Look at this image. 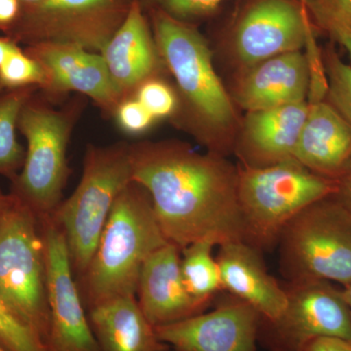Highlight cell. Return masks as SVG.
<instances>
[{
    "mask_svg": "<svg viewBox=\"0 0 351 351\" xmlns=\"http://www.w3.org/2000/svg\"><path fill=\"white\" fill-rule=\"evenodd\" d=\"M24 4H36L43 1V0H20Z\"/></svg>",
    "mask_w": 351,
    "mask_h": 351,
    "instance_id": "cell-39",
    "label": "cell"
},
{
    "mask_svg": "<svg viewBox=\"0 0 351 351\" xmlns=\"http://www.w3.org/2000/svg\"><path fill=\"white\" fill-rule=\"evenodd\" d=\"M338 182L314 174L295 158L239 167V199L247 243L263 249L278 241L283 228L300 212L335 195Z\"/></svg>",
    "mask_w": 351,
    "mask_h": 351,
    "instance_id": "cell-6",
    "label": "cell"
},
{
    "mask_svg": "<svg viewBox=\"0 0 351 351\" xmlns=\"http://www.w3.org/2000/svg\"><path fill=\"white\" fill-rule=\"evenodd\" d=\"M308 11L301 0H253L240 14L232 48L243 71L304 47Z\"/></svg>",
    "mask_w": 351,
    "mask_h": 351,
    "instance_id": "cell-13",
    "label": "cell"
},
{
    "mask_svg": "<svg viewBox=\"0 0 351 351\" xmlns=\"http://www.w3.org/2000/svg\"><path fill=\"white\" fill-rule=\"evenodd\" d=\"M180 253L177 245L168 242L147 258L141 270L138 306L154 328L193 317L209 306L210 302L193 297L184 285Z\"/></svg>",
    "mask_w": 351,
    "mask_h": 351,
    "instance_id": "cell-15",
    "label": "cell"
},
{
    "mask_svg": "<svg viewBox=\"0 0 351 351\" xmlns=\"http://www.w3.org/2000/svg\"><path fill=\"white\" fill-rule=\"evenodd\" d=\"M100 351H169L143 313L136 295L108 300L86 309Z\"/></svg>",
    "mask_w": 351,
    "mask_h": 351,
    "instance_id": "cell-21",
    "label": "cell"
},
{
    "mask_svg": "<svg viewBox=\"0 0 351 351\" xmlns=\"http://www.w3.org/2000/svg\"><path fill=\"white\" fill-rule=\"evenodd\" d=\"M17 45L19 44L16 43L12 39L7 38L5 36H0V66L8 56L9 53Z\"/></svg>",
    "mask_w": 351,
    "mask_h": 351,
    "instance_id": "cell-36",
    "label": "cell"
},
{
    "mask_svg": "<svg viewBox=\"0 0 351 351\" xmlns=\"http://www.w3.org/2000/svg\"><path fill=\"white\" fill-rule=\"evenodd\" d=\"M156 120L174 119L177 113V93L163 76L145 80L137 88L134 96Z\"/></svg>",
    "mask_w": 351,
    "mask_h": 351,
    "instance_id": "cell-28",
    "label": "cell"
},
{
    "mask_svg": "<svg viewBox=\"0 0 351 351\" xmlns=\"http://www.w3.org/2000/svg\"><path fill=\"white\" fill-rule=\"evenodd\" d=\"M132 180L144 186L166 239L184 249L198 241H245L239 168L179 141L130 143Z\"/></svg>",
    "mask_w": 351,
    "mask_h": 351,
    "instance_id": "cell-1",
    "label": "cell"
},
{
    "mask_svg": "<svg viewBox=\"0 0 351 351\" xmlns=\"http://www.w3.org/2000/svg\"><path fill=\"white\" fill-rule=\"evenodd\" d=\"M309 71L302 51L285 53L243 71L235 100L248 112L307 101Z\"/></svg>",
    "mask_w": 351,
    "mask_h": 351,
    "instance_id": "cell-18",
    "label": "cell"
},
{
    "mask_svg": "<svg viewBox=\"0 0 351 351\" xmlns=\"http://www.w3.org/2000/svg\"><path fill=\"white\" fill-rule=\"evenodd\" d=\"M23 48L45 73V83L38 90L41 96L59 104L69 93L82 95L93 101L104 115L113 117L122 96L100 53L64 43H38Z\"/></svg>",
    "mask_w": 351,
    "mask_h": 351,
    "instance_id": "cell-12",
    "label": "cell"
},
{
    "mask_svg": "<svg viewBox=\"0 0 351 351\" xmlns=\"http://www.w3.org/2000/svg\"><path fill=\"white\" fill-rule=\"evenodd\" d=\"M168 242L147 189L129 182L113 205L91 262L75 279L85 308L137 295L145 261Z\"/></svg>",
    "mask_w": 351,
    "mask_h": 351,
    "instance_id": "cell-3",
    "label": "cell"
},
{
    "mask_svg": "<svg viewBox=\"0 0 351 351\" xmlns=\"http://www.w3.org/2000/svg\"><path fill=\"white\" fill-rule=\"evenodd\" d=\"M321 27L345 48L351 63V29L336 23H329V24L323 25Z\"/></svg>",
    "mask_w": 351,
    "mask_h": 351,
    "instance_id": "cell-34",
    "label": "cell"
},
{
    "mask_svg": "<svg viewBox=\"0 0 351 351\" xmlns=\"http://www.w3.org/2000/svg\"><path fill=\"white\" fill-rule=\"evenodd\" d=\"M213 242L198 241L182 249L181 271L184 285L193 297L211 302L221 286L217 258L212 255Z\"/></svg>",
    "mask_w": 351,
    "mask_h": 351,
    "instance_id": "cell-23",
    "label": "cell"
},
{
    "mask_svg": "<svg viewBox=\"0 0 351 351\" xmlns=\"http://www.w3.org/2000/svg\"><path fill=\"white\" fill-rule=\"evenodd\" d=\"M133 0H43L24 4L5 36L25 47L64 43L101 53L126 19Z\"/></svg>",
    "mask_w": 351,
    "mask_h": 351,
    "instance_id": "cell-9",
    "label": "cell"
},
{
    "mask_svg": "<svg viewBox=\"0 0 351 351\" xmlns=\"http://www.w3.org/2000/svg\"><path fill=\"white\" fill-rule=\"evenodd\" d=\"M294 158L314 174L339 182L351 166V127L328 101L308 104Z\"/></svg>",
    "mask_w": 351,
    "mask_h": 351,
    "instance_id": "cell-19",
    "label": "cell"
},
{
    "mask_svg": "<svg viewBox=\"0 0 351 351\" xmlns=\"http://www.w3.org/2000/svg\"><path fill=\"white\" fill-rule=\"evenodd\" d=\"M12 197L0 223V297L46 346L50 313L39 221L29 208Z\"/></svg>",
    "mask_w": 351,
    "mask_h": 351,
    "instance_id": "cell-8",
    "label": "cell"
},
{
    "mask_svg": "<svg viewBox=\"0 0 351 351\" xmlns=\"http://www.w3.org/2000/svg\"><path fill=\"white\" fill-rule=\"evenodd\" d=\"M300 351H351V341L335 337H321L309 341Z\"/></svg>",
    "mask_w": 351,
    "mask_h": 351,
    "instance_id": "cell-32",
    "label": "cell"
},
{
    "mask_svg": "<svg viewBox=\"0 0 351 351\" xmlns=\"http://www.w3.org/2000/svg\"><path fill=\"white\" fill-rule=\"evenodd\" d=\"M328 80V103L351 127V66L329 45L323 54Z\"/></svg>",
    "mask_w": 351,
    "mask_h": 351,
    "instance_id": "cell-25",
    "label": "cell"
},
{
    "mask_svg": "<svg viewBox=\"0 0 351 351\" xmlns=\"http://www.w3.org/2000/svg\"><path fill=\"white\" fill-rule=\"evenodd\" d=\"M38 91V87H27L0 93V175L10 181L25 162V149L17 137L20 112Z\"/></svg>",
    "mask_w": 351,
    "mask_h": 351,
    "instance_id": "cell-22",
    "label": "cell"
},
{
    "mask_svg": "<svg viewBox=\"0 0 351 351\" xmlns=\"http://www.w3.org/2000/svg\"><path fill=\"white\" fill-rule=\"evenodd\" d=\"M341 292H343V299H345L351 314V282L345 286Z\"/></svg>",
    "mask_w": 351,
    "mask_h": 351,
    "instance_id": "cell-38",
    "label": "cell"
},
{
    "mask_svg": "<svg viewBox=\"0 0 351 351\" xmlns=\"http://www.w3.org/2000/svg\"><path fill=\"white\" fill-rule=\"evenodd\" d=\"M278 241L283 272L291 282L321 279L343 287L351 282V219L336 196L300 212Z\"/></svg>",
    "mask_w": 351,
    "mask_h": 351,
    "instance_id": "cell-7",
    "label": "cell"
},
{
    "mask_svg": "<svg viewBox=\"0 0 351 351\" xmlns=\"http://www.w3.org/2000/svg\"><path fill=\"white\" fill-rule=\"evenodd\" d=\"M145 14L161 59L175 80L179 106L174 119L215 147L218 136L228 135L237 124V112L215 71L209 44L196 25L160 11Z\"/></svg>",
    "mask_w": 351,
    "mask_h": 351,
    "instance_id": "cell-2",
    "label": "cell"
},
{
    "mask_svg": "<svg viewBox=\"0 0 351 351\" xmlns=\"http://www.w3.org/2000/svg\"><path fill=\"white\" fill-rule=\"evenodd\" d=\"M55 105L38 91L25 104L18 120L27 149L24 165L11 181L9 193L38 219L51 216L63 201L71 174L66 152L86 99L76 94L62 107Z\"/></svg>",
    "mask_w": 351,
    "mask_h": 351,
    "instance_id": "cell-4",
    "label": "cell"
},
{
    "mask_svg": "<svg viewBox=\"0 0 351 351\" xmlns=\"http://www.w3.org/2000/svg\"><path fill=\"white\" fill-rule=\"evenodd\" d=\"M285 290L282 315L274 322L262 320L274 351H300L321 337L351 341V314L341 290L321 279L293 281Z\"/></svg>",
    "mask_w": 351,
    "mask_h": 351,
    "instance_id": "cell-11",
    "label": "cell"
},
{
    "mask_svg": "<svg viewBox=\"0 0 351 351\" xmlns=\"http://www.w3.org/2000/svg\"><path fill=\"white\" fill-rule=\"evenodd\" d=\"M304 5L320 27L336 23L351 29V0H304Z\"/></svg>",
    "mask_w": 351,
    "mask_h": 351,
    "instance_id": "cell-31",
    "label": "cell"
},
{
    "mask_svg": "<svg viewBox=\"0 0 351 351\" xmlns=\"http://www.w3.org/2000/svg\"><path fill=\"white\" fill-rule=\"evenodd\" d=\"M100 54L122 101L133 97L145 80L163 76L167 71L151 23L137 0H133L126 19Z\"/></svg>",
    "mask_w": 351,
    "mask_h": 351,
    "instance_id": "cell-16",
    "label": "cell"
},
{
    "mask_svg": "<svg viewBox=\"0 0 351 351\" xmlns=\"http://www.w3.org/2000/svg\"><path fill=\"white\" fill-rule=\"evenodd\" d=\"M145 13L156 10L180 21L196 25L210 17L223 0H137Z\"/></svg>",
    "mask_w": 351,
    "mask_h": 351,
    "instance_id": "cell-27",
    "label": "cell"
},
{
    "mask_svg": "<svg viewBox=\"0 0 351 351\" xmlns=\"http://www.w3.org/2000/svg\"><path fill=\"white\" fill-rule=\"evenodd\" d=\"M112 117L117 121L120 130L130 137L142 136L156 121L135 97L120 101Z\"/></svg>",
    "mask_w": 351,
    "mask_h": 351,
    "instance_id": "cell-30",
    "label": "cell"
},
{
    "mask_svg": "<svg viewBox=\"0 0 351 351\" xmlns=\"http://www.w3.org/2000/svg\"><path fill=\"white\" fill-rule=\"evenodd\" d=\"M0 345L9 351H48L43 339L0 297Z\"/></svg>",
    "mask_w": 351,
    "mask_h": 351,
    "instance_id": "cell-26",
    "label": "cell"
},
{
    "mask_svg": "<svg viewBox=\"0 0 351 351\" xmlns=\"http://www.w3.org/2000/svg\"><path fill=\"white\" fill-rule=\"evenodd\" d=\"M0 351H9V350H6V348H4L3 346L0 345Z\"/></svg>",
    "mask_w": 351,
    "mask_h": 351,
    "instance_id": "cell-40",
    "label": "cell"
},
{
    "mask_svg": "<svg viewBox=\"0 0 351 351\" xmlns=\"http://www.w3.org/2000/svg\"><path fill=\"white\" fill-rule=\"evenodd\" d=\"M22 9L20 0H0V32L5 36L16 24Z\"/></svg>",
    "mask_w": 351,
    "mask_h": 351,
    "instance_id": "cell-33",
    "label": "cell"
},
{
    "mask_svg": "<svg viewBox=\"0 0 351 351\" xmlns=\"http://www.w3.org/2000/svg\"><path fill=\"white\" fill-rule=\"evenodd\" d=\"M13 202V197L10 193L6 195L3 193L1 188H0V223L3 221L4 217L10 208Z\"/></svg>",
    "mask_w": 351,
    "mask_h": 351,
    "instance_id": "cell-37",
    "label": "cell"
},
{
    "mask_svg": "<svg viewBox=\"0 0 351 351\" xmlns=\"http://www.w3.org/2000/svg\"><path fill=\"white\" fill-rule=\"evenodd\" d=\"M130 143L88 145L82 179L51 215L63 230L75 279L91 262L115 201L132 180Z\"/></svg>",
    "mask_w": 351,
    "mask_h": 351,
    "instance_id": "cell-5",
    "label": "cell"
},
{
    "mask_svg": "<svg viewBox=\"0 0 351 351\" xmlns=\"http://www.w3.org/2000/svg\"><path fill=\"white\" fill-rule=\"evenodd\" d=\"M337 199L343 205L351 219V166L345 176L338 182Z\"/></svg>",
    "mask_w": 351,
    "mask_h": 351,
    "instance_id": "cell-35",
    "label": "cell"
},
{
    "mask_svg": "<svg viewBox=\"0 0 351 351\" xmlns=\"http://www.w3.org/2000/svg\"><path fill=\"white\" fill-rule=\"evenodd\" d=\"M261 320L255 308L234 297L210 313L154 329L175 351H256Z\"/></svg>",
    "mask_w": 351,
    "mask_h": 351,
    "instance_id": "cell-14",
    "label": "cell"
},
{
    "mask_svg": "<svg viewBox=\"0 0 351 351\" xmlns=\"http://www.w3.org/2000/svg\"><path fill=\"white\" fill-rule=\"evenodd\" d=\"M44 83L43 66L21 45L16 46L0 66V93L27 87H38L39 90Z\"/></svg>",
    "mask_w": 351,
    "mask_h": 351,
    "instance_id": "cell-24",
    "label": "cell"
},
{
    "mask_svg": "<svg viewBox=\"0 0 351 351\" xmlns=\"http://www.w3.org/2000/svg\"><path fill=\"white\" fill-rule=\"evenodd\" d=\"M50 313L48 351H100L76 283L63 230L52 217L38 219Z\"/></svg>",
    "mask_w": 351,
    "mask_h": 351,
    "instance_id": "cell-10",
    "label": "cell"
},
{
    "mask_svg": "<svg viewBox=\"0 0 351 351\" xmlns=\"http://www.w3.org/2000/svg\"><path fill=\"white\" fill-rule=\"evenodd\" d=\"M304 0H301V2L302 4H304Z\"/></svg>",
    "mask_w": 351,
    "mask_h": 351,
    "instance_id": "cell-41",
    "label": "cell"
},
{
    "mask_svg": "<svg viewBox=\"0 0 351 351\" xmlns=\"http://www.w3.org/2000/svg\"><path fill=\"white\" fill-rule=\"evenodd\" d=\"M307 64L309 71V89L307 103L313 104L325 101L328 93V80L324 60L316 43L313 25L307 27L304 43Z\"/></svg>",
    "mask_w": 351,
    "mask_h": 351,
    "instance_id": "cell-29",
    "label": "cell"
},
{
    "mask_svg": "<svg viewBox=\"0 0 351 351\" xmlns=\"http://www.w3.org/2000/svg\"><path fill=\"white\" fill-rule=\"evenodd\" d=\"M307 112L306 101L248 112L240 144L244 165L265 167L294 158Z\"/></svg>",
    "mask_w": 351,
    "mask_h": 351,
    "instance_id": "cell-20",
    "label": "cell"
},
{
    "mask_svg": "<svg viewBox=\"0 0 351 351\" xmlns=\"http://www.w3.org/2000/svg\"><path fill=\"white\" fill-rule=\"evenodd\" d=\"M221 286L250 304L263 321L278 319L287 306V294L267 272L260 249L245 241L219 245L217 257Z\"/></svg>",
    "mask_w": 351,
    "mask_h": 351,
    "instance_id": "cell-17",
    "label": "cell"
}]
</instances>
